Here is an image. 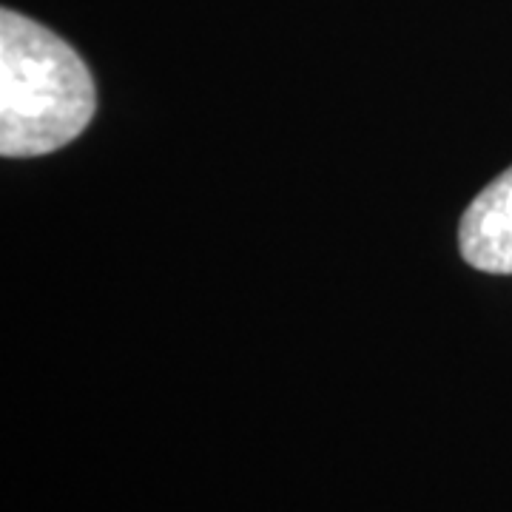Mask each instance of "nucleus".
<instances>
[{"instance_id":"nucleus-1","label":"nucleus","mask_w":512,"mask_h":512,"mask_svg":"<svg viewBox=\"0 0 512 512\" xmlns=\"http://www.w3.org/2000/svg\"><path fill=\"white\" fill-rule=\"evenodd\" d=\"M97 89L86 63L66 40L23 18L0 12V151L43 157L69 146L89 126Z\"/></svg>"},{"instance_id":"nucleus-2","label":"nucleus","mask_w":512,"mask_h":512,"mask_svg":"<svg viewBox=\"0 0 512 512\" xmlns=\"http://www.w3.org/2000/svg\"><path fill=\"white\" fill-rule=\"evenodd\" d=\"M458 242L467 265L484 274H512V168L470 202Z\"/></svg>"}]
</instances>
